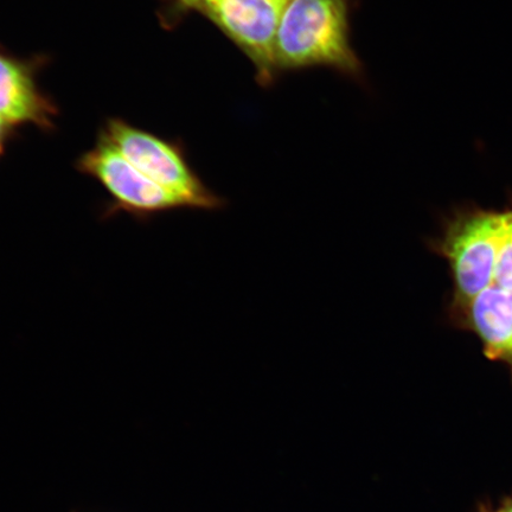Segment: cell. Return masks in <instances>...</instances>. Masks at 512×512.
I'll return each instance as SVG.
<instances>
[{
    "mask_svg": "<svg viewBox=\"0 0 512 512\" xmlns=\"http://www.w3.org/2000/svg\"><path fill=\"white\" fill-rule=\"evenodd\" d=\"M349 14L350 0H288L277 36L278 69L328 66L360 73Z\"/></svg>",
    "mask_w": 512,
    "mask_h": 512,
    "instance_id": "1",
    "label": "cell"
},
{
    "mask_svg": "<svg viewBox=\"0 0 512 512\" xmlns=\"http://www.w3.org/2000/svg\"><path fill=\"white\" fill-rule=\"evenodd\" d=\"M503 226L504 211H460L446 222L443 234L428 243L451 267L454 294L450 313L492 285Z\"/></svg>",
    "mask_w": 512,
    "mask_h": 512,
    "instance_id": "2",
    "label": "cell"
},
{
    "mask_svg": "<svg viewBox=\"0 0 512 512\" xmlns=\"http://www.w3.org/2000/svg\"><path fill=\"white\" fill-rule=\"evenodd\" d=\"M101 138L134 168L176 195L185 207L203 210L223 207L222 198L196 176L178 146L118 119L108 121Z\"/></svg>",
    "mask_w": 512,
    "mask_h": 512,
    "instance_id": "3",
    "label": "cell"
},
{
    "mask_svg": "<svg viewBox=\"0 0 512 512\" xmlns=\"http://www.w3.org/2000/svg\"><path fill=\"white\" fill-rule=\"evenodd\" d=\"M78 169L98 181L111 196L104 219L126 213L144 221L166 211L187 208L176 195L134 168L105 139L101 138L94 149L80 158Z\"/></svg>",
    "mask_w": 512,
    "mask_h": 512,
    "instance_id": "4",
    "label": "cell"
},
{
    "mask_svg": "<svg viewBox=\"0 0 512 512\" xmlns=\"http://www.w3.org/2000/svg\"><path fill=\"white\" fill-rule=\"evenodd\" d=\"M288 0H210L198 12L246 54L262 82L277 66V36Z\"/></svg>",
    "mask_w": 512,
    "mask_h": 512,
    "instance_id": "5",
    "label": "cell"
},
{
    "mask_svg": "<svg viewBox=\"0 0 512 512\" xmlns=\"http://www.w3.org/2000/svg\"><path fill=\"white\" fill-rule=\"evenodd\" d=\"M55 115L53 102L38 87L34 67L0 50V120L11 127L50 128Z\"/></svg>",
    "mask_w": 512,
    "mask_h": 512,
    "instance_id": "6",
    "label": "cell"
},
{
    "mask_svg": "<svg viewBox=\"0 0 512 512\" xmlns=\"http://www.w3.org/2000/svg\"><path fill=\"white\" fill-rule=\"evenodd\" d=\"M450 317L456 325L475 332L486 357L508 363L512 369V292L491 285Z\"/></svg>",
    "mask_w": 512,
    "mask_h": 512,
    "instance_id": "7",
    "label": "cell"
},
{
    "mask_svg": "<svg viewBox=\"0 0 512 512\" xmlns=\"http://www.w3.org/2000/svg\"><path fill=\"white\" fill-rule=\"evenodd\" d=\"M494 284L512 292V208L504 211V226L499 241Z\"/></svg>",
    "mask_w": 512,
    "mask_h": 512,
    "instance_id": "8",
    "label": "cell"
},
{
    "mask_svg": "<svg viewBox=\"0 0 512 512\" xmlns=\"http://www.w3.org/2000/svg\"><path fill=\"white\" fill-rule=\"evenodd\" d=\"M208 2H210V0H174V4H172V11L177 15L194 10L198 11L202 5Z\"/></svg>",
    "mask_w": 512,
    "mask_h": 512,
    "instance_id": "9",
    "label": "cell"
},
{
    "mask_svg": "<svg viewBox=\"0 0 512 512\" xmlns=\"http://www.w3.org/2000/svg\"><path fill=\"white\" fill-rule=\"evenodd\" d=\"M12 128L10 125L5 124L4 121L0 120V156L3 155L6 145H8Z\"/></svg>",
    "mask_w": 512,
    "mask_h": 512,
    "instance_id": "10",
    "label": "cell"
},
{
    "mask_svg": "<svg viewBox=\"0 0 512 512\" xmlns=\"http://www.w3.org/2000/svg\"><path fill=\"white\" fill-rule=\"evenodd\" d=\"M501 507L505 512H512V496L505 498L501 504Z\"/></svg>",
    "mask_w": 512,
    "mask_h": 512,
    "instance_id": "11",
    "label": "cell"
},
{
    "mask_svg": "<svg viewBox=\"0 0 512 512\" xmlns=\"http://www.w3.org/2000/svg\"><path fill=\"white\" fill-rule=\"evenodd\" d=\"M480 512H505V511L503 510L501 505H499V508H497V509H491L488 507H484V505H482V508H480Z\"/></svg>",
    "mask_w": 512,
    "mask_h": 512,
    "instance_id": "12",
    "label": "cell"
},
{
    "mask_svg": "<svg viewBox=\"0 0 512 512\" xmlns=\"http://www.w3.org/2000/svg\"><path fill=\"white\" fill-rule=\"evenodd\" d=\"M72 512H79V511H72Z\"/></svg>",
    "mask_w": 512,
    "mask_h": 512,
    "instance_id": "13",
    "label": "cell"
}]
</instances>
